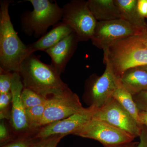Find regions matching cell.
I'll return each instance as SVG.
<instances>
[{
    "mask_svg": "<svg viewBox=\"0 0 147 147\" xmlns=\"http://www.w3.org/2000/svg\"><path fill=\"white\" fill-rule=\"evenodd\" d=\"M92 119L104 121L135 138L140 137L143 127V125L113 98L102 108L96 109Z\"/></svg>",
    "mask_w": 147,
    "mask_h": 147,
    "instance_id": "9c48e42d",
    "label": "cell"
},
{
    "mask_svg": "<svg viewBox=\"0 0 147 147\" xmlns=\"http://www.w3.org/2000/svg\"><path fill=\"white\" fill-rule=\"evenodd\" d=\"M65 136L63 134H56L36 138L32 147H57L61 139Z\"/></svg>",
    "mask_w": 147,
    "mask_h": 147,
    "instance_id": "7402d4cb",
    "label": "cell"
},
{
    "mask_svg": "<svg viewBox=\"0 0 147 147\" xmlns=\"http://www.w3.org/2000/svg\"><path fill=\"white\" fill-rule=\"evenodd\" d=\"M96 110L86 114H75L47 124L38 129L34 137L40 138L56 134H63L66 136L73 134L92 118Z\"/></svg>",
    "mask_w": 147,
    "mask_h": 147,
    "instance_id": "7c38bea8",
    "label": "cell"
},
{
    "mask_svg": "<svg viewBox=\"0 0 147 147\" xmlns=\"http://www.w3.org/2000/svg\"><path fill=\"white\" fill-rule=\"evenodd\" d=\"M13 139L11 133L10 129L6 123L5 120H2L0 123V144L1 146Z\"/></svg>",
    "mask_w": 147,
    "mask_h": 147,
    "instance_id": "d4e9b609",
    "label": "cell"
},
{
    "mask_svg": "<svg viewBox=\"0 0 147 147\" xmlns=\"http://www.w3.org/2000/svg\"><path fill=\"white\" fill-rule=\"evenodd\" d=\"M74 32L67 25L63 22L55 25L53 29L42 36L36 41L27 45L29 54L37 51H44L52 48Z\"/></svg>",
    "mask_w": 147,
    "mask_h": 147,
    "instance_id": "5bb4252c",
    "label": "cell"
},
{
    "mask_svg": "<svg viewBox=\"0 0 147 147\" xmlns=\"http://www.w3.org/2000/svg\"><path fill=\"white\" fill-rule=\"evenodd\" d=\"M101 76L92 74L86 82L84 100L90 106L98 109L106 105L112 98L117 87L119 79L116 76L108 63Z\"/></svg>",
    "mask_w": 147,
    "mask_h": 147,
    "instance_id": "52a82bcc",
    "label": "cell"
},
{
    "mask_svg": "<svg viewBox=\"0 0 147 147\" xmlns=\"http://www.w3.org/2000/svg\"><path fill=\"white\" fill-rule=\"evenodd\" d=\"M139 36L144 45L147 47V33L139 35Z\"/></svg>",
    "mask_w": 147,
    "mask_h": 147,
    "instance_id": "f546056e",
    "label": "cell"
},
{
    "mask_svg": "<svg viewBox=\"0 0 147 147\" xmlns=\"http://www.w3.org/2000/svg\"><path fill=\"white\" fill-rule=\"evenodd\" d=\"M119 80L132 96L147 90V71L140 67L127 69Z\"/></svg>",
    "mask_w": 147,
    "mask_h": 147,
    "instance_id": "9a60e30c",
    "label": "cell"
},
{
    "mask_svg": "<svg viewBox=\"0 0 147 147\" xmlns=\"http://www.w3.org/2000/svg\"><path fill=\"white\" fill-rule=\"evenodd\" d=\"M9 0L0 1V70L18 73L21 64L30 55L11 21Z\"/></svg>",
    "mask_w": 147,
    "mask_h": 147,
    "instance_id": "7a4b0ae2",
    "label": "cell"
},
{
    "mask_svg": "<svg viewBox=\"0 0 147 147\" xmlns=\"http://www.w3.org/2000/svg\"><path fill=\"white\" fill-rule=\"evenodd\" d=\"M18 73L24 88L47 99L69 88L51 64L42 62L34 53L23 61Z\"/></svg>",
    "mask_w": 147,
    "mask_h": 147,
    "instance_id": "6da1fadb",
    "label": "cell"
},
{
    "mask_svg": "<svg viewBox=\"0 0 147 147\" xmlns=\"http://www.w3.org/2000/svg\"><path fill=\"white\" fill-rule=\"evenodd\" d=\"M140 67L144 69H145V70L147 71V65L144 66Z\"/></svg>",
    "mask_w": 147,
    "mask_h": 147,
    "instance_id": "1f68e13d",
    "label": "cell"
},
{
    "mask_svg": "<svg viewBox=\"0 0 147 147\" xmlns=\"http://www.w3.org/2000/svg\"><path fill=\"white\" fill-rule=\"evenodd\" d=\"M137 0H114L124 19L143 33H147L146 25L144 18L137 9Z\"/></svg>",
    "mask_w": 147,
    "mask_h": 147,
    "instance_id": "e0dca14e",
    "label": "cell"
},
{
    "mask_svg": "<svg viewBox=\"0 0 147 147\" xmlns=\"http://www.w3.org/2000/svg\"><path fill=\"white\" fill-rule=\"evenodd\" d=\"M36 138L34 135L13 138L1 147H32Z\"/></svg>",
    "mask_w": 147,
    "mask_h": 147,
    "instance_id": "603a6c76",
    "label": "cell"
},
{
    "mask_svg": "<svg viewBox=\"0 0 147 147\" xmlns=\"http://www.w3.org/2000/svg\"><path fill=\"white\" fill-rule=\"evenodd\" d=\"M139 138L140 141L135 147H147V128L144 125Z\"/></svg>",
    "mask_w": 147,
    "mask_h": 147,
    "instance_id": "83f0119b",
    "label": "cell"
},
{
    "mask_svg": "<svg viewBox=\"0 0 147 147\" xmlns=\"http://www.w3.org/2000/svg\"><path fill=\"white\" fill-rule=\"evenodd\" d=\"M73 135L94 139L104 147H117L133 142L134 137L104 121L92 118Z\"/></svg>",
    "mask_w": 147,
    "mask_h": 147,
    "instance_id": "ba28073f",
    "label": "cell"
},
{
    "mask_svg": "<svg viewBox=\"0 0 147 147\" xmlns=\"http://www.w3.org/2000/svg\"><path fill=\"white\" fill-rule=\"evenodd\" d=\"M32 5V11L24 12L21 17V30L25 34L36 38L46 34L47 29L62 19L63 9L56 1L28 0Z\"/></svg>",
    "mask_w": 147,
    "mask_h": 147,
    "instance_id": "277c9868",
    "label": "cell"
},
{
    "mask_svg": "<svg viewBox=\"0 0 147 147\" xmlns=\"http://www.w3.org/2000/svg\"><path fill=\"white\" fill-rule=\"evenodd\" d=\"M139 111H147V90L132 96Z\"/></svg>",
    "mask_w": 147,
    "mask_h": 147,
    "instance_id": "484cf974",
    "label": "cell"
},
{
    "mask_svg": "<svg viewBox=\"0 0 147 147\" xmlns=\"http://www.w3.org/2000/svg\"><path fill=\"white\" fill-rule=\"evenodd\" d=\"M143 33L122 18L97 21L91 40L93 45L104 50L121 39Z\"/></svg>",
    "mask_w": 147,
    "mask_h": 147,
    "instance_id": "30bf717a",
    "label": "cell"
},
{
    "mask_svg": "<svg viewBox=\"0 0 147 147\" xmlns=\"http://www.w3.org/2000/svg\"><path fill=\"white\" fill-rule=\"evenodd\" d=\"M137 144H138V143L137 142H131V143L117 147H135L137 146Z\"/></svg>",
    "mask_w": 147,
    "mask_h": 147,
    "instance_id": "4dcf8cb0",
    "label": "cell"
},
{
    "mask_svg": "<svg viewBox=\"0 0 147 147\" xmlns=\"http://www.w3.org/2000/svg\"><path fill=\"white\" fill-rule=\"evenodd\" d=\"M78 42L76 34L73 32L57 45L45 51L51 58V65L60 75L64 72Z\"/></svg>",
    "mask_w": 147,
    "mask_h": 147,
    "instance_id": "4fadbf2b",
    "label": "cell"
},
{
    "mask_svg": "<svg viewBox=\"0 0 147 147\" xmlns=\"http://www.w3.org/2000/svg\"><path fill=\"white\" fill-rule=\"evenodd\" d=\"M24 86L19 73L13 72L11 92L12 96L10 118V131L13 138L34 135L32 131L25 109L21 99V94Z\"/></svg>",
    "mask_w": 147,
    "mask_h": 147,
    "instance_id": "8fae6325",
    "label": "cell"
},
{
    "mask_svg": "<svg viewBox=\"0 0 147 147\" xmlns=\"http://www.w3.org/2000/svg\"><path fill=\"white\" fill-rule=\"evenodd\" d=\"M21 99L25 109L44 104L47 99L31 90L24 88L21 94Z\"/></svg>",
    "mask_w": 147,
    "mask_h": 147,
    "instance_id": "ffe728a7",
    "label": "cell"
},
{
    "mask_svg": "<svg viewBox=\"0 0 147 147\" xmlns=\"http://www.w3.org/2000/svg\"><path fill=\"white\" fill-rule=\"evenodd\" d=\"M103 53L104 63L109 64L118 79L129 69L147 65V47L139 35L118 40Z\"/></svg>",
    "mask_w": 147,
    "mask_h": 147,
    "instance_id": "3957f363",
    "label": "cell"
},
{
    "mask_svg": "<svg viewBox=\"0 0 147 147\" xmlns=\"http://www.w3.org/2000/svg\"><path fill=\"white\" fill-rule=\"evenodd\" d=\"M113 98L117 100L124 109L134 117L138 122L141 124L139 119V110L134 102L133 96L122 85L119 80L117 87L113 93Z\"/></svg>",
    "mask_w": 147,
    "mask_h": 147,
    "instance_id": "ac0fdd59",
    "label": "cell"
},
{
    "mask_svg": "<svg viewBox=\"0 0 147 147\" xmlns=\"http://www.w3.org/2000/svg\"><path fill=\"white\" fill-rule=\"evenodd\" d=\"M11 92L0 94V118L1 120H8L10 118V105L11 104Z\"/></svg>",
    "mask_w": 147,
    "mask_h": 147,
    "instance_id": "44dd1931",
    "label": "cell"
},
{
    "mask_svg": "<svg viewBox=\"0 0 147 147\" xmlns=\"http://www.w3.org/2000/svg\"><path fill=\"white\" fill-rule=\"evenodd\" d=\"M139 117L141 124L147 127V111H139Z\"/></svg>",
    "mask_w": 147,
    "mask_h": 147,
    "instance_id": "f1b7e54d",
    "label": "cell"
},
{
    "mask_svg": "<svg viewBox=\"0 0 147 147\" xmlns=\"http://www.w3.org/2000/svg\"><path fill=\"white\" fill-rule=\"evenodd\" d=\"M137 9L142 17H147V0H138Z\"/></svg>",
    "mask_w": 147,
    "mask_h": 147,
    "instance_id": "4316f807",
    "label": "cell"
},
{
    "mask_svg": "<svg viewBox=\"0 0 147 147\" xmlns=\"http://www.w3.org/2000/svg\"><path fill=\"white\" fill-rule=\"evenodd\" d=\"M62 22L76 34L78 41L91 39L97 21L93 16L87 1L73 0L63 5Z\"/></svg>",
    "mask_w": 147,
    "mask_h": 147,
    "instance_id": "8992f818",
    "label": "cell"
},
{
    "mask_svg": "<svg viewBox=\"0 0 147 147\" xmlns=\"http://www.w3.org/2000/svg\"><path fill=\"white\" fill-rule=\"evenodd\" d=\"M96 110L92 106L84 108L77 94L69 88L47 99L43 117L38 125L37 130L47 124L74 115L86 114Z\"/></svg>",
    "mask_w": 147,
    "mask_h": 147,
    "instance_id": "5b68a950",
    "label": "cell"
},
{
    "mask_svg": "<svg viewBox=\"0 0 147 147\" xmlns=\"http://www.w3.org/2000/svg\"><path fill=\"white\" fill-rule=\"evenodd\" d=\"M13 72L0 70V94L11 92Z\"/></svg>",
    "mask_w": 147,
    "mask_h": 147,
    "instance_id": "cb8c5ba5",
    "label": "cell"
},
{
    "mask_svg": "<svg viewBox=\"0 0 147 147\" xmlns=\"http://www.w3.org/2000/svg\"><path fill=\"white\" fill-rule=\"evenodd\" d=\"M88 5L96 21H111L121 18V15L114 0H88Z\"/></svg>",
    "mask_w": 147,
    "mask_h": 147,
    "instance_id": "2e32d148",
    "label": "cell"
},
{
    "mask_svg": "<svg viewBox=\"0 0 147 147\" xmlns=\"http://www.w3.org/2000/svg\"><path fill=\"white\" fill-rule=\"evenodd\" d=\"M46 102L41 105L25 109L28 122L31 129L33 132H36L37 130L38 125L43 117Z\"/></svg>",
    "mask_w": 147,
    "mask_h": 147,
    "instance_id": "d6986e66",
    "label": "cell"
}]
</instances>
